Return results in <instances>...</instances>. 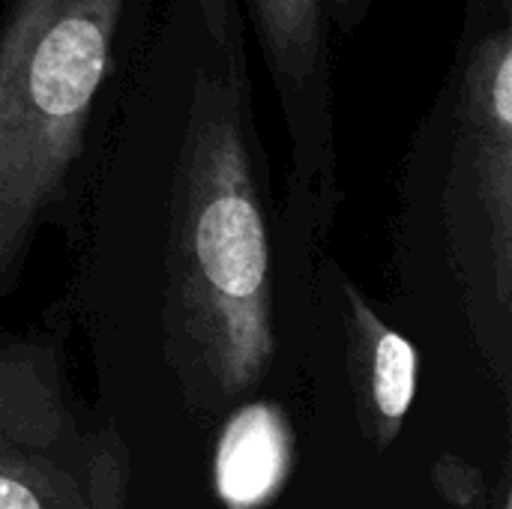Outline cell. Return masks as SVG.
I'll use <instances>...</instances> for the list:
<instances>
[{"instance_id":"8992f818","label":"cell","mask_w":512,"mask_h":509,"mask_svg":"<svg viewBox=\"0 0 512 509\" xmlns=\"http://www.w3.org/2000/svg\"><path fill=\"white\" fill-rule=\"evenodd\" d=\"M282 465V438L279 423L264 405L243 408L225 438L219 453V486L228 501L234 504H252L264 498Z\"/></svg>"},{"instance_id":"3957f363","label":"cell","mask_w":512,"mask_h":509,"mask_svg":"<svg viewBox=\"0 0 512 509\" xmlns=\"http://www.w3.org/2000/svg\"><path fill=\"white\" fill-rule=\"evenodd\" d=\"M159 0H6L0 12V300L45 231L75 240Z\"/></svg>"},{"instance_id":"52a82bcc","label":"cell","mask_w":512,"mask_h":509,"mask_svg":"<svg viewBox=\"0 0 512 509\" xmlns=\"http://www.w3.org/2000/svg\"><path fill=\"white\" fill-rule=\"evenodd\" d=\"M330 27L339 33H357L363 21L369 18L375 0H324Z\"/></svg>"},{"instance_id":"277c9868","label":"cell","mask_w":512,"mask_h":509,"mask_svg":"<svg viewBox=\"0 0 512 509\" xmlns=\"http://www.w3.org/2000/svg\"><path fill=\"white\" fill-rule=\"evenodd\" d=\"M288 141L282 189L336 219L342 207L330 18L324 0H243Z\"/></svg>"},{"instance_id":"5b68a950","label":"cell","mask_w":512,"mask_h":509,"mask_svg":"<svg viewBox=\"0 0 512 509\" xmlns=\"http://www.w3.org/2000/svg\"><path fill=\"white\" fill-rule=\"evenodd\" d=\"M54 363V357L45 348L33 345H12L9 357V384H6V435H9V462H0V509H63V483L45 486V477L51 471L48 462H33L42 447H33L30 453L18 447L21 426L27 405L33 399V390L45 369Z\"/></svg>"},{"instance_id":"ba28073f","label":"cell","mask_w":512,"mask_h":509,"mask_svg":"<svg viewBox=\"0 0 512 509\" xmlns=\"http://www.w3.org/2000/svg\"><path fill=\"white\" fill-rule=\"evenodd\" d=\"M465 9H501V12H512V0H465Z\"/></svg>"},{"instance_id":"7a4b0ae2","label":"cell","mask_w":512,"mask_h":509,"mask_svg":"<svg viewBox=\"0 0 512 509\" xmlns=\"http://www.w3.org/2000/svg\"><path fill=\"white\" fill-rule=\"evenodd\" d=\"M399 300L465 330L498 375L512 333V12L465 9L393 219Z\"/></svg>"},{"instance_id":"6da1fadb","label":"cell","mask_w":512,"mask_h":509,"mask_svg":"<svg viewBox=\"0 0 512 509\" xmlns=\"http://www.w3.org/2000/svg\"><path fill=\"white\" fill-rule=\"evenodd\" d=\"M333 222L276 195L243 0H159L72 240L93 339L186 405L240 396L312 324Z\"/></svg>"}]
</instances>
